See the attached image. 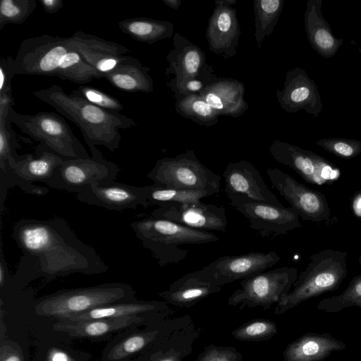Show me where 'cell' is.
<instances>
[{"mask_svg":"<svg viewBox=\"0 0 361 361\" xmlns=\"http://www.w3.org/2000/svg\"><path fill=\"white\" fill-rule=\"evenodd\" d=\"M130 226L142 246L149 250L160 267L176 264L188 254L180 247L216 242L212 232L193 229L176 222L152 216L134 221Z\"/></svg>","mask_w":361,"mask_h":361,"instance_id":"3957f363","label":"cell"},{"mask_svg":"<svg viewBox=\"0 0 361 361\" xmlns=\"http://www.w3.org/2000/svg\"><path fill=\"white\" fill-rule=\"evenodd\" d=\"M8 121L33 140L44 144L66 159L87 158L90 154L73 133L70 126L54 112L23 114L10 108Z\"/></svg>","mask_w":361,"mask_h":361,"instance_id":"8992f818","label":"cell"},{"mask_svg":"<svg viewBox=\"0 0 361 361\" xmlns=\"http://www.w3.org/2000/svg\"><path fill=\"white\" fill-rule=\"evenodd\" d=\"M298 276L295 267H283L243 279L228 303L240 309L259 306L267 310L290 291Z\"/></svg>","mask_w":361,"mask_h":361,"instance_id":"9c48e42d","label":"cell"},{"mask_svg":"<svg viewBox=\"0 0 361 361\" xmlns=\"http://www.w3.org/2000/svg\"><path fill=\"white\" fill-rule=\"evenodd\" d=\"M360 1H361V0H360Z\"/></svg>","mask_w":361,"mask_h":361,"instance_id":"9f6ffc18","label":"cell"},{"mask_svg":"<svg viewBox=\"0 0 361 361\" xmlns=\"http://www.w3.org/2000/svg\"><path fill=\"white\" fill-rule=\"evenodd\" d=\"M12 237L24 255L36 259L47 281L73 274L93 275L109 270L96 250L80 240L62 218L22 219L14 224Z\"/></svg>","mask_w":361,"mask_h":361,"instance_id":"6da1fadb","label":"cell"},{"mask_svg":"<svg viewBox=\"0 0 361 361\" xmlns=\"http://www.w3.org/2000/svg\"><path fill=\"white\" fill-rule=\"evenodd\" d=\"M66 159L39 142L35 154H28L14 170L17 174L32 183H47Z\"/></svg>","mask_w":361,"mask_h":361,"instance_id":"f1b7e54d","label":"cell"},{"mask_svg":"<svg viewBox=\"0 0 361 361\" xmlns=\"http://www.w3.org/2000/svg\"><path fill=\"white\" fill-rule=\"evenodd\" d=\"M221 288L197 270L186 274L175 281L168 290L158 294L168 303L179 307H189L209 295L219 292Z\"/></svg>","mask_w":361,"mask_h":361,"instance_id":"d4e9b609","label":"cell"},{"mask_svg":"<svg viewBox=\"0 0 361 361\" xmlns=\"http://www.w3.org/2000/svg\"><path fill=\"white\" fill-rule=\"evenodd\" d=\"M0 361H24L22 350L13 342L1 343Z\"/></svg>","mask_w":361,"mask_h":361,"instance_id":"bcb514c9","label":"cell"},{"mask_svg":"<svg viewBox=\"0 0 361 361\" xmlns=\"http://www.w3.org/2000/svg\"><path fill=\"white\" fill-rule=\"evenodd\" d=\"M358 263H359V265L361 267V254L360 255V257H359V259H358Z\"/></svg>","mask_w":361,"mask_h":361,"instance_id":"db71d44e","label":"cell"},{"mask_svg":"<svg viewBox=\"0 0 361 361\" xmlns=\"http://www.w3.org/2000/svg\"><path fill=\"white\" fill-rule=\"evenodd\" d=\"M71 94L108 111L120 113L123 109V104L116 98L92 87L80 85Z\"/></svg>","mask_w":361,"mask_h":361,"instance_id":"b9f144b4","label":"cell"},{"mask_svg":"<svg viewBox=\"0 0 361 361\" xmlns=\"http://www.w3.org/2000/svg\"><path fill=\"white\" fill-rule=\"evenodd\" d=\"M230 204L248 220L250 228L262 237L284 235L301 227L299 215L290 207L243 201Z\"/></svg>","mask_w":361,"mask_h":361,"instance_id":"2e32d148","label":"cell"},{"mask_svg":"<svg viewBox=\"0 0 361 361\" xmlns=\"http://www.w3.org/2000/svg\"><path fill=\"white\" fill-rule=\"evenodd\" d=\"M267 175L272 187L302 220L320 223L329 219L331 211L323 193L307 187L276 168L268 169Z\"/></svg>","mask_w":361,"mask_h":361,"instance_id":"8fae6325","label":"cell"},{"mask_svg":"<svg viewBox=\"0 0 361 361\" xmlns=\"http://www.w3.org/2000/svg\"><path fill=\"white\" fill-rule=\"evenodd\" d=\"M72 47L89 65L102 75L114 70L129 49L123 45L82 31L70 37Z\"/></svg>","mask_w":361,"mask_h":361,"instance_id":"ffe728a7","label":"cell"},{"mask_svg":"<svg viewBox=\"0 0 361 361\" xmlns=\"http://www.w3.org/2000/svg\"><path fill=\"white\" fill-rule=\"evenodd\" d=\"M163 3L168 7L176 11L180 6L181 0H162Z\"/></svg>","mask_w":361,"mask_h":361,"instance_id":"816d5d0a","label":"cell"},{"mask_svg":"<svg viewBox=\"0 0 361 361\" xmlns=\"http://www.w3.org/2000/svg\"><path fill=\"white\" fill-rule=\"evenodd\" d=\"M145 322V316L142 315L82 321L59 319L52 325V329L73 338L97 341L106 338L117 331L142 324Z\"/></svg>","mask_w":361,"mask_h":361,"instance_id":"7402d4cb","label":"cell"},{"mask_svg":"<svg viewBox=\"0 0 361 361\" xmlns=\"http://www.w3.org/2000/svg\"><path fill=\"white\" fill-rule=\"evenodd\" d=\"M280 259V256L274 251L224 255L200 270L207 279L222 287L235 281L243 280L265 271L277 264Z\"/></svg>","mask_w":361,"mask_h":361,"instance_id":"4fadbf2b","label":"cell"},{"mask_svg":"<svg viewBox=\"0 0 361 361\" xmlns=\"http://www.w3.org/2000/svg\"><path fill=\"white\" fill-rule=\"evenodd\" d=\"M316 144L342 159H352L361 153V141L348 138H324Z\"/></svg>","mask_w":361,"mask_h":361,"instance_id":"7bdbcfd3","label":"cell"},{"mask_svg":"<svg viewBox=\"0 0 361 361\" xmlns=\"http://www.w3.org/2000/svg\"><path fill=\"white\" fill-rule=\"evenodd\" d=\"M90 149V157L66 159L46 183L54 189L78 194L94 183L114 182L119 172L118 166L106 160L96 146Z\"/></svg>","mask_w":361,"mask_h":361,"instance_id":"ba28073f","label":"cell"},{"mask_svg":"<svg viewBox=\"0 0 361 361\" xmlns=\"http://www.w3.org/2000/svg\"><path fill=\"white\" fill-rule=\"evenodd\" d=\"M147 199L150 206H159L168 202H190L212 196L208 192L173 188L147 185Z\"/></svg>","mask_w":361,"mask_h":361,"instance_id":"d590c367","label":"cell"},{"mask_svg":"<svg viewBox=\"0 0 361 361\" xmlns=\"http://www.w3.org/2000/svg\"><path fill=\"white\" fill-rule=\"evenodd\" d=\"M10 278L6 259L3 252L0 253V288L3 287Z\"/></svg>","mask_w":361,"mask_h":361,"instance_id":"f907efd6","label":"cell"},{"mask_svg":"<svg viewBox=\"0 0 361 361\" xmlns=\"http://www.w3.org/2000/svg\"><path fill=\"white\" fill-rule=\"evenodd\" d=\"M14 59L1 57L0 60V94L12 89L11 81L15 75Z\"/></svg>","mask_w":361,"mask_h":361,"instance_id":"f6af8a7d","label":"cell"},{"mask_svg":"<svg viewBox=\"0 0 361 361\" xmlns=\"http://www.w3.org/2000/svg\"><path fill=\"white\" fill-rule=\"evenodd\" d=\"M37 6L35 0H1L0 4V30L8 23H23Z\"/></svg>","mask_w":361,"mask_h":361,"instance_id":"74e56055","label":"cell"},{"mask_svg":"<svg viewBox=\"0 0 361 361\" xmlns=\"http://www.w3.org/2000/svg\"><path fill=\"white\" fill-rule=\"evenodd\" d=\"M147 177L159 187L202 190L211 195L219 193L221 180L197 159L193 149L159 159Z\"/></svg>","mask_w":361,"mask_h":361,"instance_id":"52a82bcc","label":"cell"},{"mask_svg":"<svg viewBox=\"0 0 361 361\" xmlns=\"http://www.w3.org/2000/svg\"><path fill=\"white\" fill-rule=\"evenodd\" d=\"M224 192L231 202H255L276 206L283 204L269 189L258 170L241 159L228 163L223 173Z\"/></svg>","mask_w":361,"mask_h":361,"instance_id":"9a60e30c","label":"cell"},{"mask_svg":"<svg viewBox=\"0 0 361 361\" xmlns=\"http://www.w3.org/2000/svg\"><path fill=\"white\" fill-rule=\"evenodd\" d=\"M175 109L183 117L200 126L216 125L219 116L200 94L183 97L176 102Z\"/></svg>","mask_w":361,"mask_h":361,"instance_id":"836d02e7","label":"cell"},{"mask_svg":"<svg viewBox=\"0 0 361 361\" xmlns=\"http://www.w3.org/2000/svg\"><path fill=\"white\" fill-rule=\"evenodd\" d=\"M360 344H361V337H360Z\"/></svg>","mask_w":361,"mask_h":361,"instance_id":"11a10c76","label":"cell"},{"mask_svg":"<svg viewBox=\"0 0 361 361\" xmlns=\"http://www.w3.org/2000/svg\"><path fill=\"white\" fill-rule=\"evenodd\" d=\"M276 97L281 107L287 113H296L303 109L316 118L323 108L317 85L306 71L299 67L287 72L283 88L276 91Z\"/></svg>","mask_w":361,"mask_h":361,"instance_id":"ac0fdd59","label":"cell"},{"mask_svg":"<svg viewBox=\"0 0 361 361\" xmlns=\"http://www.w3.org/2000/svg\"><path fill=\"white\" fill-rule=\"evenodd\" d=\"M55 76L82 85L102 78V75L85 62L73 47L61 60Z\"/></svg>","mask_w":361,"mask_h":361,"instance_id":"d6a6232c","label":"cell"},{"mask_svg":"<svg viewBox=\"0 0 361 361\" xmlns=\"http://www.w3.org/2000/svg\"><path fill=\"white\" fill-rule=\"evenodd\" d=\"M269 151L278 163L291 168L310 184L331 183L340 176L336 166L324 157L286 142L274 140Z\"/></svg>","mask_w":361,"mask_h":361,"instance_id":"7c38bea8","label":"cell"},{"mask_svg":"<svg viewBox=\"0 0 361 361\" xmlns=\"http://www.w3.org/2000/svg\"><path fill=\"white\" fill-rule=\"evenodd\" d=\"M136 299L135 290L126 283H106L94 286L66 289L39 298L35 312L57 319L94 308Z\"/></svg>","mask_w":361,"mask_h":361,"instance_id":"5b68a950","label":"cell"},{"mask_svg":"<svg viewBox=\"0 0 361 361\" xmlns=\"http://www.w3.org/2000/svg\"><path fill=\"white\" fill-rule=\"evenodd\" d=\"M197 361H243L241 354L231 347L208 346Z\"/></svg>","mask_w":361,"mask_h":361,"instance_id":"ee69618b","label":"cell"},{"mask_svg":"<svg viewBox=\"0 0 361 361\" xmlns=\"http://www.w3.org/2000/svg\"><path fill=\"white\" fill-rule=\"evenodd\" d=\"M141 61L131 56H125L122 61L112 71L102 75L113 87L127 92H152L154 82Z\"/></svg>","mask_w":361,"mask_h":361,"instance_id":"4316f807","label":"cell"},{"mask_svg":"<svg viewBox=\"0 0 361 361\" xmlns=\"http://www.w3.org/2000/svg\"><path fill=\"white\" fill-rule=\"evenodd\" d=\"M76 198L87 204L117 212L150 206L146 186L137 187L114 181L94 183L87 190L77 194Z\"/></svg>","mask_w":361,"mask_h":361,"instance_id":"d6986e66","label":"cell"},{"mask_svg":"<svg viewBox=\"0 0 361 361\" xmlns=\"http://www.w3.org/2000/svg\"><path fill=\"white\" fill-rule=\"evenodd\" d=\"M15 105L12 89L0 94V118H7L11 106Z\"/></svg>","mask_w":361,"mask_h":361,"instance_id":"c3c4849f","label":"cell"},{"mask_svg":"<svg viewBox=\"0 0 361 361\" xmlns=\"http://www.w3.org/2000/svg\"><path fill=\"white\" fill-rule=\"evenodd\" d=\"M45 361H79V355L70 350L54 347L48 351Z\"/></svg>","mask_w":361,"mask_h":361,"instance_id":"7dc6e473","label":"cell"},{"mask_svg":"<svg viewBox=\"0 0 361 361\" xmlns=\"http://www.w3.org/2000/svg\"><path fill=\"white\" fill-rule=\"evenodd\" d=\"M346 251L326 249L310 257L306 269L293 288L277 303L275 314H282L300 303L327 292L336 290L348 274Z\"/></svg>","mask_w":361,"mask_h":361,"instance_id":"277c9868","label":"cell"},{"mask_svg":"<svg viewBox=\"0 0 361 361\" xmlns=\"http://www.w3.org/2000/svg\"><path fill=\"white\" fill-rule=\"evenodd\" d=\"M219 78L214 73L183 80L171 79L166 82L176 101L194 94H200L206 87Z\"/></svg>","mask_w":361,"mask_h":361,"instance_id":"60d3db41","label":"cell"},{"mask_svg":"<svg viewBox=\"0 0 361 361\" xmlns=\"http://www.w3.org/2000/svg\"><path fill=\"white\" fill-rule=\"evenodd\" d=\"M277 332L274 322L257 319L244 324L232 332L237 340L243 341H260L271 338Z\"/></svg>","mask_w":361,"mask_h":361,"instance_id":"f35d334b","label":"cell"},{"mask_svg":"<svg viewBox=\"0 0 361 361\" xmlns=\"http://www.w3.org/2000/svg\"><path fill=\"white\" fill-rule=\"evenodd\" d=\"M135 326L120 331L105 347L102 361H131L157 338V330L133 331Z\"/></svg>","mask_w":361,"mask_h":361,"instance_id":"83f0119b","label":"cell"},{"mask_svg":"<svg viewBox=\"0 0 361 361\" xmlns=\"http://www.w3.org/2000/svg\"><path fill=\"white\" fill-rule=\"evenodd\" d=\"M157 361H178V360L177 359L176 357L170 355L160 358Z\"/></svg>","mask_w":361,"mask_h":361,"instance_id":"f5cc1de1","label":"cell"},{"mask_svg":"<svg viewBox=\"0 0 361 361\" xmlns=\"http://www.w3.org/2000/svg\"><path fill=\"white\" fill-rule=\"evenodd\" d=\"M346 344L329 333H306L291 342L283 352L285 361H323Z\"/></svg>","mask_w":361,"mask_h":361,"instance_id":"484cf974","label":"cell"},{"mask_svg":"<svg viewBox=\"0 0 361 361\" xmlns=\"http://www.w3.org/2000/svg\"><path fill=\"white\" fill-rule=\"evenodd\" d=\"M151 216L204 231L223 232L228 225L224 206L207 204L200 200L161 204L152 212Z\"/></svg>","mask_w":361,"mask_h":361,"instance_id":"5bb4252c","label":"cell"},{"mask_svg":"<svg viewBox=\"0 0 361 361\" xmlns=\"http://www.w3.org/2000/svg\"><path fill=\"white\" fill-rule=\"evenodd\" d=\"M39 2L44 11L49 14L57 13L63 7L62 0H40Z\"/></svg>","mask_w":361,"mask_h":361,"instance_id":"681fc988","label":"cell"},{"mask_svg":"<svg viewBox=\"0 0 361 361\" xmlns=\"http://www.w3.org/2000/svg\"><path fill=\"white\" fill-rule=\"evenodd\" d=\"M18 142L11 123L8 118H0V161L6 163L13 170L28 154L18 155L16 150Z\"/></svg>","mask_w":361,"mask_h":361,"instance_id":"ab89813d","label":"cell"},{"mask_svg":"<svg viewBox=\"0 0 361 361\" xmlns=\"http://www.w3.org/2000/svg\"><path fill=\"white\" fill-rule=\"evenodd\" d=\"M33 94L78 126L89 148L102 145L114 152L122 138L119 130L137 125L134 120L119 112L104 109L80 97L67 94L58 85Z\"/></svg>","mask_w":361,"mask_h":361,"instance_id":"7a4b0ae2","label":"cell"},{"mask_svg":"<svg viewBox=\"0 0 361 361\" xmlns=\"http://www.w3.org/2000/svg\"><path fill=\"white\" fill-rule=\"evenodd\" d=\"M350 307L361 309V275L354 276L341 294L321 300L317 305V309L326 312L336 313Z\"/></svg>","mask_w":361,"mask_h":361,"instance_id":"e575fe53","label":"cell"},{"mask_svg":"<svg viewBox=\"0 0 361 361\" xmlns=\"http://www.w3.org/2000/svg\"><path fill=\"white\" fill-rule=\"evenodd\" d=\"M244 84L233 78H219L200 95L219 116L238 117L248 109Z\"/></svg>","mask_w":361,"mask_h":361,"instance_id":"603a6c76","label":"cell"},{"mask_svg":"<svg viewBox=\"0 0 361 361\" xmlns=\"http://www.w3.org/2000/svg\"><path fill=\"white\" fill-rule=\"evenodd\" d=\"M164 305V303L161 302L145 301L136 298L130 301L118 302L98 307L85 312L70 315L59 319L82 321L132 315L146 316L148 313L159 310Z\"/></svg>","mask_w":361,"mask_h":361,"instance_id":"f546056e","label":"cell"},{"mask_svg":"<svg viewBox=\"0 0 361 361\" xmlns=\"http://www.w3.org/2000/svg\"><path fill=\"white\" fill-rule=\"evenodd\" d=\"M284 2V0H254L255 36L258 48H261L264 37L273 32Z\"/></svg>","mask_w":361,"mask_h":361,"instance_id":"1f68e13d","label":"cell"},{"mask_svg":"<svg viewBox=\"0 0 361 361\" xmlns=\"http://www.w3.org/2000/svg\"><path fill=\"white\" fill-rule=\"evenodd\" d=\"M173 45V49L166 55L169 66L165 70L166 75H173L172 79L179 80L214 73L212 66L207 63L202 49L185 37L175 33Z\"/></svg>","mask_w":361,"mask_h":361,"instance_id":"44dd1931","label":"cell"},{"mask_svg":"<svg viewBox=\"0 0 361 361\" xmlns=\"http://www.w3.org/2000/svg\"><path fill=\"white\" fill-rule=\"evenodd\" d=\"M236 0H216L206 28L205 36L210 51L228 59L236 54L241 34Z\"/></svg>","mask_w":361,"mask_h":361,"instance_id":"e0dca14e","label":"cell"},{"mask_svg":"<svg viewBox=\"0 0 361 361\" xmlns=\"http://www.w3.org/2000/svg\"><path fill=\"white\" fill-rule=\"evenodd\" d=\"M323 0H308L304 15L305 29L310 46L321 56L332 58L343 44L337 38L324 19L322 6Z\"/></svg>","mask_w":361,"mask_h":361,"instance_id":"cb8c5ba5","label":"cell"},{"mask_svg":"<svg viewBox=\"0 0 361 361\" xmlns=\"http://www.w3.org/2000/svg\"><path fill=\"white\" fill-rule=\"evenodd\" d=\"M118 25L135 40L149 44L169 39L173 34V24L168 20L134 17L120 21Z\"/></svg>","mask_w":361,"mask_h":361,"instance_id":"4dcf8cb0","label":"cell"},{"mask_svg":"<svg viewBox=\"0 0 361 361\" xmlns=\"http://www.w3.org/2000/svg\"><path fill=\"white\" fill-rule=\"evenodd\" d=\"M18 186L26 193L43 196L49 190L44 186L37 185L20 177L6 163L0 161V212L3 211L4 201L9 188Z\"/></svg>","mask_w":361,"mask_h":361,"instance_id":"8d00e7d4","label":"cell"},{"mask_svg":"<svg viewBox=\"0 0 361 361\" xmlns=\"http://www.w3.org/2000/svg\"><path fill=\"white\" fill-rule=\"evenodd\" d=\"M71 48L70 37L43 34L25 39L14 59L15 74L55 76L61 60Z\"/></svg>","mask_w":361,"mask_h":361,"instance_id":"30bf717a","label":"cell"}]
</instances>
